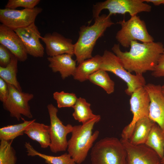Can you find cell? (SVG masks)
I'll return each instance as SVG.
<instances>
[{"mask_svg": "<svg viewBox=\"0 0 164 164\" xmlns=\"http://www.w3.org/2000/svg\"><path fill=\"white\" fill-rule=\"evenodd\" d=\"M130 47L129 51L123 52L119 44H114L111 49L126 70L138 74L152 72L164 51L163 44L159 42L140 43L132 41Z\"/></svg>", "mask_w": 164, "mask_h": 164, "instance_id": "6da1fadb", "label": "cell"}, {"mask_svg": "<svg viewBox=\"0 0 164 164\" xmlns=\"http://www.w3.org/2000/svg\"><path fill=\"white\" fill-rule=\"evenodd\" d=\"M114 24L110 16L103 14L95 20L93 25H83L80 27L78 38L74 44V49L78 64L93 57L92 52L97 40L104 35L107 28Z\"/></svg>", "mask_w": 164, "mask_h": 164, "instance_id": "7a4b0ae2", "label": "cell"}, {"mask_svg": "<svg viewBox=\"0 0 164 164\" xmlns=\"http://www.w3.org/2000/svg\"><path fill=\"white\" fill-rule=\"evenodd\" d=\"M101 119L98 116L82 125L73 126L71 135L68 141L67 151L77 164H81L85 160L94 142L97 139L99 132L92 131L94 125Z\"/></svg>", "mask_w": 164, "mask_h": 164, "instance_id": "3957f363", "label": "cell"}, {"mask_svg": "<svg viewBox=\"0 0 164 164\" xmlns=\"http://www.w3.org/2000/svg\"><path fill=\"white\" fill-rule=\"evenodd\" d=\"M90 155L91 164H127L125 148L115 137H105L97 142Z\"/></svg>", "mask_w": 164, "mask_h": 164, "instance_id": "277c9868", "label": "cell"}, {"mask_svg": "<svg viewBox=\"0 0 164 164\" xmlns=\"http://www.w3.org/2000/svg\"><path fill=\"white\" fill-rule=\"evenodd\" d=\"M100 69L111 72L125 82L127 86L125 92L129 95L131 96L137 89L146 84L143 75L132 74L128 71L117 56L107 50L104 51L102 56Z\"/></svg>", "mask_w": 164, "mask_h": 164, "instance_id": "5b68a950", "label": "cell"}, {"mask_svg": "<svg viewBox=\"0 0 164 164\" xmlns=\"http://www.w3.org/2000/svg\"><path fill=\"white\" fill-rule=\"evenodd\" d=\"M117 23L121 28L117 33L115 38L123 47H130L131 42L138 40L142 43L154 42L153 38L149 33L144 21L136 15L127 21L120 20Z\"/></svg>", "mask_w": 164, "mask_h": 164, "instance_id": "8992f818", "label": "cell"}, {"mask_svg": "<svg viewBox=\"0 0 164 164\" xmlns=\"http://www.w3.org/2000/svg\"><path fill=\"white\" fill-rule=\"evenodd\" d=\"M105 9L109 11L108 15L110 16L113 15L128 13L132 17L141 12H150L152 7L143 0H106L93 5L92 13L94 20L100 16L101 11Z\"/></svg>", "mask_w": 164, "mask_h": 164, "instance_id": "52a82bcc", "label": "cell"}, {"mask_svg": "<svg viewBox=\"0 0 164 164\" xmlns=\"http://www.w3.org/2000/svg\"><path fill=\"white\" fill-rule=\"evenodd\" d=\"M131 96L130 104L133 118L121 133V139L128 140L132 134L136 122L143 117L149 116L150 103L149 95L144 87L137 89Z\"/></svg>", "mask_w": 164, "mask_h": 164, "instance_id": "ba28073f", "label": "cell"}, {"mask_svg": "<svg viewBox=\"0 0 164 164\" xmlns=\"http://www.w3.org/2000/svg\"><path fill=\"white\" fill-rule=\"evenodd\" d=\"M50 120V132L51 143L49 147L53 153L65 151L67 148V135L71 133L73 126L70 124L64 125L57 115L58 109L52 104L47 106Z\"/></svg>", "mask_w": 164, "mask_h": 164, "instance_id": "9c48e42d", "label": "cell"}, {"mask_svg": "<svg viewBox=\"0 0 164 164\" xmlns=\"http://www.w3.org/2000/svg\"><path fill=\"white\" fill-rule=\"evenodd\" d=\"M7 84L9 96L3 103L4 109L9 112L11 117L18 121L22 119V115L29 118H32L29 102L33 98V94L19 91L13 85Z\"/></svg>", "mask_w": 164, "mask_h": 164, "instance_id": "30bf717a", "label": "cell"}, {"mask_svg": "<svg viewBox=\"0 0 164 164\" xmlns=\"http://www.w3.org/2000/svg\"><path fill=\"white\" fill-rule=\"evenodd\" d=\"M43 11L40 7L17 10L5 8L0 9V22L15 30L27 26L35 22L38 15Z\"/></svg>", "mask_w": 164, "mask_h": 164, "instance_id": "8fae6325", "label": "cell"}, {"mask_svg": "<svg viewBox=\"0 0 164 164\" xmlns=\"http://www.w3.org/2000/svg\"><path fill=\"white\" fill-rule=\"evenodd\" d=\"M127 153V164H162L161 158L145 144L134 145L128 140H120Z\"/></svg>", "mask_w": 164, "mask_h": 164, "instance_id": "7c38bea8", "label": "cell"}, {"mask_svg": "<svg viewBox=\"0 0 164 164\" xmlns=\"http://www.w3.org/2000/svg\"><path fill=\"white\" fill-rule=\"evenodd\" d=\"M14 31L21 39L28 54L35 57H43L44 49L40 40L42 36L35 22Z\"/></svg>", "mask_w": 164, "mask_h": 164, "instance_id": "4fadbf2b", "label": "cell"}, {"mask_svg": "<svg viewBox=\"0 0 164 164\" xmlns=\"http://www.w3.org/2000/svg\"><path fill=\"white\" fill-rule=\"evenodd\" d=\"M150 99L149 117L164 132V97L161 86L149 83L144 86Z\"/></svg>", "mask_w": 164, "mask_h": 164, "instance_id": "5bb4252c", "label": "cell"}, {"mask_svg": "<svg viewBox=\"0 0 164 164\" xmlns=\"http://www.w3.org/2000/svg\"><path fill=\"white\" fill-rule=\"evenodd\" d=\"M41 39L46 45V51L49 57L64 54L74 55V44L72 40L56 32L46 33Z\"/></svg>", "mask_w": 164, "mask_h": 164, "instance_id": "9a60e30c", "label": "cell"}, {"mask_svg": "<svg viewBox=\"0 0 164 164\" xmlns=\"http://www.w3.org/2000/svg\"><path fill=\"white\" fill-rule=\"evenodd\" d=\"M0 44L8 49L18 60L24 62L28 53L20 37L13 30L5 25H0Z\"/></svg>", "mask_w": 164, "mask_h": 164, "instance_id": "2e32d148", "label": "cell"}, {"mask_svg": "<svg viewBox=\"0 0 164 164\" xmlns=\"http://www.w3.org/2000/svg\"><path fill=\"white\" fill-rule=\"evenodd\" d=\"M72 55L64 54L53 57L47 59L49 63V66L54 73L59 72L62 78L64 80L70 76L74 75L76 69V60L72 58Z\"/></svg>", "mask_w": 164, "mask_h": 164, "instance_id": "e0dca14e", "label": "cell"}, {"mask_svg": "<svg viewBox=\"0 0 164 164\" xmlns=\"http://www.w3.org/2000/svg\"><path fill=\"white\" fill-rule=\"evenodd\" d=\"M28 136L38 142L41 147L45 149L49 147L51 143L50 126L33 121L24 132Z\"/></svg>", "mask_w": 164, "mask_h": 164, "instance_id": "ac0fdd59", "label": "cell"}, {"mask_svg": "<svg viewBox=\"0 0 164 164\" xmlns=\"http://www.w3.org/2000/svg\"><path fill=\"white\" fill-rule=\"evenodd\" d=\"M155 123L149 116L143 117L136 123L132 134L128 141L134 145L145 144L152 127Z\"/></svg>", "mask_w": 164, "mask_h": 164, "instance_id": "d6986e66", "label": "cell"}, {"mask_svg": "<svg viewBox=\"0 0 164 164\" xmlns=\"http://www.w3.org/2000/svg\"><path fill=\"white\" fill-rule=\"evenodd\" d=\"M101 61L102 56L98 54L84 60L77 67L74 79L81 82L88 80L89 76L100 69Z\"/></svg>", "mask_w": 164, "mask_h": 164, "instance_id": "ffe728a7", "label": "cell"}, {"mask_svg": "<svg viewBox=\"0 0 164 164\" xmlns=\"http://www.w3.org/2000/svg\"><path fill=\"white\" fill-rule=\"evenodd\" d=\"M145 144L154 150L161 159L164 156V132L156 123L152 127Z\"/></svg>", "mask_w": 164, "mask_h": 164, "instance_id": "44dd1931", "label": "cell"}, {"mask_svg": "<svg viewBox=\"0 0 164 164\" xmlns=\"http://www.w3.org/2000/svg\"><path fill=\"white\" fill-rule=\"evenodd\" d=\"M24 146L28 156H37L43 159L48 164H76L74 159L68 153L58 156H53L40 153L36 150L29 142H26Z\"/></svg>", "mask_w": 164, "mask_h": 164, "instance_id": "7402d4cb", "label": "cell"}, {"mask_svg": "<svg viewBox=\"0 0 164 164\" xmlns=\"http://www.w3.org/2000/svg\"><path fill=\"white\" fill-rule=\"evenodd\" d=\"M72 108L74 109L73 116L75 120L82 124L87 122L98 115L93 113L91 108V104L84 98H78Z\"/></svg>", "mask_w": 164, "mask_h": 164, "instance_id": "603a6c76", "label": "cell"}, {"mask_svg": "<svg viewBox=\"0 0 164 164\" xmlns=\"http://www.w3.org/2000/svg\"><path fill=\"white\" fill-rule=\"evenodd\" d=\"M22 123L3 127L0 128V140L10 141L16 138L22 136L24 134L27 128L35 119L30 121L25 120L22 118Z\"/></svg>", "mask_w": 164, "mask_h": 164, "instance_id": "cb8c5ba5", "label": "cell"}, {"mask_svg": "<svg viewBox=\"0 0 164 164\" xmlns=\"http://www.w3.org/2000/svg\"><path fill=\"white\" fill-rule=\"evenodd\" d=\"M18 60L13 55L9 64L6 67H0V78L7 84H11L20 91L22 89L17 78Z\"/></svg>", "mask_w": 164, "mask_h": 164, "instance_id": "d4e9b609", "label": "cell"}, {"mask_svg": "<svg viewBox=\"0 0 164 164\" xmlns=\"http://www.w3.org/2000/svg\"><path fill=\"white\" fill-rule=\"evenodd\" d=\"M88 80L102 87L108 94L114 91V83L105 71L99 70L89 76Z\"/></svg>", "mask_w": 164, "mask_h": 164, "instance_id": "484cf974", "label": "cell"}, {"mask_svg": "<svg viewBox=\"0 0 164 164\" xmlns=\"http://www.w3.org/2000/svg\"><path fill=\"white\" fill-rule=\"evenodd\" d=\"M16 152L10 141L1 140L0 164H16Z\"/></svg>", "mask_w": 164, "mask_h": 164, "instance_id": "4316f807", "label": "cell"}, {"mask_svg": "<svg viewBox=\"0 0 164 164\" xmlns=\"http://www.w3.org/2000/svg\"><path fill=\"white\" fill-rule=\"evenodd\" d=\"M53 97L56 100L57 107L59 108L73 107L78 98L75 94L66 93L63 91L54 92Z\"/></svg>", "mask_w": 164, "mask_h": 164, "instance_id": "83f0119b", "label": "cell"}, {"mask_svg": "<svg viewBox=\"0 0 164 164\" xmlns=\"http://www.w3.org/2000/svg\"><path fill=\"white\" fill-rule=\"evenodd\" d=\"M40 1V0H9L5 7L11 9H15L19 7L32 9L35 7Z\"/></svg>", "mask_w": 164, "mask_h": 164, "instance_id": "f1b7e54d", "label": "cell"}, {"mask_svg": "<svg viewBox=\"0 0 164 164\" xmlns=\"http://www.w3.org/2000/svg\"><path fill=\"white\" fill-rule=\"evenodd\" d=\"M13 55L6 47L0 44V67H6L10 63Z\"/></svg>", "mask_w": 164, "mask_h": 164, "instance_id": "f546056e", "label": "cell"}, {"mask_svg": "<svg viewBox=\"0 0 164 164\" xmlns=\"http://www.w3.org/2000/svg\"><path fill=\"white\" fill-rule=\"evenodd\" d=\"M152 75L155 77H164V51L161 55L156 66L152 72Z\"/></svg>", "mask_w": 164, "mask_h": 164, "instance_id": "4dcf8cb0", "label": "cell"}, {"mask_svg": "<svg viewBox=\"0 0 164 164\" xmlns=\"http://www.w3.org/2000/svg\"><path fill=\"white\" fill-rule=\"evenodd\" d=\"M9 93L7 84L0 78V100L2 103H4L8 99Z\"/></svg>", "mask_w": 164, "mask_h": 164, "instance_id": "1f68e13d", "label": "cell"}, {"mask_svg": "<svg viewBox=\"0 0 164 164\" xmlns=\"http://www.w3.org/2000/svg\"><path fill=\"white\" fill-rule=\"evenodd\" d=\"M144 2L151 3L155 6H159L164 3V0H143Z\"/></svg>", "mask_w": 164, "mask_h": 164, "instance_id": "d6a6232c", "label": "cell"}, {"mask_svg": "<svg viewBox=\"0 0 164 164\" xmlns=\"http://www.w3.org/2000/svg\"><path fill=\"white\" fill-rule=\"evenodd\" d=\"M161 90L162 94L164 97V84L162 86H161Z\"/></svg>", "mask_w": 164, "mask_h": 164, "instance_id": "836d02e7", "label": "cell"}, {"mask_svg": "<svg viewBox=\"0 0 164 164\" xmlns=\"http://www.w3.org/2000/svg\"><path fill=\"white\" fill-rule=\"evenodd\" d=\"M161 161L162 164H164V156L161 159Z\"/></svg>", "mask_w": 164, "mask_h": 164, "instance_id": "e575fe53", "label": "cell"}, {"mask_svg": "<svg viewBox=\"0 0 164 164\" xmlns=\"http://www.w3.org/2000/svg\"><path fill=\"white\" fill-rule=\"evenodd\" d=\"M163 5H164V3Z\"/></svg>", "mask_w": 164, "mask_h": 164, "instance_id": "d590c367", "label": "cell"}]
</instances>
